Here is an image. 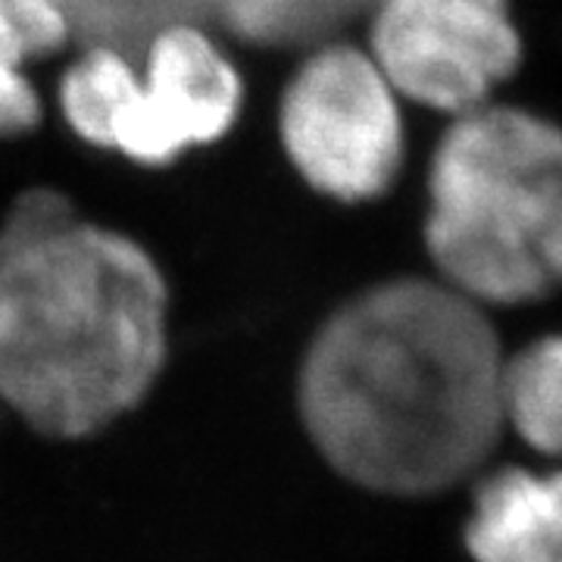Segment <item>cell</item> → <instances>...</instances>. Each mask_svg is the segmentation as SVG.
Returning <instances> with one entry per match:
<instances>
[{
    "label": "cell",
    "mask_w": 562,
    "mask_h": 562,
    "mask_svg": "<svg viewBox=\"0 0 562 562\" xmlns=\"http://www.w3.org/2000/svg\"><path fill=\"white\" fill-rule=\"evenodd\" d=\"M72 41L54 0H0V138H20L41 125V94L29 66Z\"/></svg>",
    "instance_id": "obj_8"
},
{
    "label": "cell",
    "mask_w": 562,
    "mask_h": 562,
    "mask_svg": "<svg viewBox=\"0 0 562 562\" xmlns=\"http://www.w3.org/2000/svg\"><path fill=\"white\" fill-rule=\"evenodd\" d=\"M301 422L325 462L382 494L460 482L506 425V360L479 303L394 279L338 306L297 372Z\"/></svg>",
    "instance_id": "obj_1"
},
{
    "label": "cell",
    "mask_w": 562,
    "mask_h": 562,
    "mask_svg": "<svg viewBox=\"0 0 562 562\" xmlns=\"http://www.w3.org/2000/svg\"><path fill=\"white\" fill-rule=\"evenodd\" d=\"M506 422L531 447L562 453V338H543L506 362Z\"/></svg>",
    "instance_id": "obj_11"
},
{
    "label": "cell",
    "mask_w": 562,
    "mask_h": 562,
    "mask_svg": "<svg viewBox=\"0 0 562 562\" xmlns=\"http://www.w3.org/2000/svg\"><path fill=\"white\" fill-rule=\"evenodd\" d=\"M375 0H206V29L257 47H316Z\"/></svg>",
    "instance_id": "obj_9"
},
{
    "label": "cell",
    "mask_w": 562,
    "mask_h": 562,
    "mask_svg": "<svg viewBox=\"0 0 562 562\" xmlns=\"http://www.w3.org/2000/svg\"><path fill=\"white\" fill-rule=\"evenodd\" d=\"M169 360V281L154 254L54 188L0 216V406L54 441L135 413Z\"/></svg>",
    "instance_id": "obj_2"
},
{
    "label": "cell",
    "mask_w": 562,
    "mask_h": 562,
    "mask_svg": "<svg viewBox=\"0 0 562 562\" xmlns=\"http://www.w3.org/2000/svg\"><path fill=\"white\" fill-rule=\"evenodd\" d=\"M79 47H116L138 54L169 25H203L206 0H54Z\"/></svg>",
    "instance_id": "obj_10"
},
{
    "label": "cell",
    "mask_w": 562,
    "mask_h": 562,
    "mask_svg": "<svg viewBox=\"0 0 562 562\" xmlns=\"http://www.w3.org/2000/svg\"><path fill=\"white\" fill-rule=\"evenodd\" d=\"M79 50L60 79L63 120L76 138L135 166H172L241 116V72L203 25L160 29L138 54Z\"/></svg>",
    "instance_id": "obj_4"
},
{
    "label": "cell",
    "mask_w": 562,
    "mask_h": 562,
    "mask_svg": "<svg viewBox=\"0 0 562 562\" xmlns=\"http://www.w3.org/2000/svg\"><path fill=\"white\" fill-rule=\"evenodd\" d=\"M425 244L443 284L475 303H528L562 284V128L479 106L428 169Z\"/></svg>",
    "instance_id": "obj_3"
},
{
    "label": "cell",
    "mask_w": 562,
    "mask_h": 562,
    "mask_svg": "<svg viewBox=\"0 0 562 562\" xmlns=\"http://www.w3.org/2000/svg\"><path fill=\"white\" fill-rule=\"evenodd\" d=\"M465 543L479 562H562V472L501 469L484 479Z\"/></svg>",
    "instance_id": "obj_7"
},
{
    "label": "cell",
    "mask_w": 562,
    "mask_h": 562,
    "mask_svg": "<svg viewBox=\"0 0 562 562\" xmlns=\"http://www.w3.org/2000/svg\"><path fill=\"white\" fill-rule=\"evenodd\" d=\"M369 22L394 91L453 116L484 106L522 57L506 0H375Z\"/></svg>",
    "instance_id": "obj_6"
},
{
    "label": "cell",
    "mask_w": 562,
    "mask_h": 562,
    "mask_svg": "<svg viewBox=\"0 0 562 562\" xmlns=\"http://www.w3.org/2000/svg\"><path fill=\"white\" fill-rule=\"evenodd\" d=\"M291 166L331 201L382 198L403 162L401 94L369 50L325 41L310 47L279 103Z\"/></svg>",
    "instance_id": "obj_5"
}]
</instances>
